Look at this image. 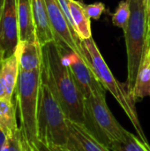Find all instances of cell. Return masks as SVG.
<instances>
[{
  "label": "cell",
  "mask_w": 150,
  "mask_h": 151,
  "mask_svg": "<svg viewBox=\"0 0 150 151\" xmlns=\"http://www.w3.org/2000/svg\"><path fill=\"white\" fill-rule=\"evenodd\" d=\"M17 14L19 42H36L31 0H17Z\"/></svg>",
  "instance_id": "5bb4252c"
},
{
  "label": "cell",
  "mask_w": 150,
  "mask_h": 151,
  "mask_svg": "<svg viewBox=\"0 0 150 151\" xmlns=\"http://www.w3.org/2000/svg\"><path fill=\"white\" fill-rule=\"evenodd\" d=\"M6 140V136L4 135V134L0 130V151L2 150V148H3V145L4 143Z\"/></svg>",
  "instance_id": "cb8c5ba5"
},
{
  "label": "cell",
  "mask_w": 150,
  "mask_h": 151,
  "mask_svg": "<svg viewBox=\"0 0 150 151\" xmlns=\"http://www.w3.org/2000/svg\"><path fill=\"white\" fill-rule=\"evenodd\" d=\"M38 143L44 146L68 144L67 118L49 84L42 77L37 113Z\"/></svg>",
  "instance_id": "3957f363"
},
{
  "label": "cell",
  "mask_w": 150,
  "mask_h": 151,
  "mask_svg": "<svg viewBox=\"0 0 150 151\" xmlns=\"http://www.w3.org/2000/svg\"><path fill=\"white\" fill-rule=\"evenodd\" d=\"M63 62L68 66L71 74L84 96L85 99L95 95L106 94V90L101 84L93 65L86 63L77 53L69 49L58 47Z\"/></svg>",
  "instance_id": "ba28073f"
},
{
  "label": "cell",
  "mask_w": 150,
  "mask_h": 151,
  "mask_svg": "<svg viewBox=\"0 0 150 151\" xmlns=\"http://www.w3.org/2000/svg\"><path fill=\"white\" fill-rule=\"evenodd\" d=\"M131 16L124 31L127 54L126 88L131 96L140 65L146 50L148 18L144 0H129Z\"/></svg>",
  "instance_id": "5b68a950"
},
{
  "label": "cell",
  "mask_w": 150,
  "mask_h": 151,
  "mask_svg": "<svg viewBox=\"0 0 150 151\" xmlns=\"http://www.w3.org/2000/svg\"><path fill=\"white\" fill-rule=\"evenodd\" d=\"M149 56H150V50H149Z\"/></svg>",
  "instance_id": "4316f807"
},
{
  "label": "cell",
  "mask_w": 150,
  "mask_h": 151,
  "mask_svg": "<svg viewBox=\"0 0 150 151\" xmlns=\"http://www.w3.org/2000/svg\"><path fill=\"white\" fill-rule=\"evenodd\" d=\"M131 96L135 104L150 96V56L147 50L140 65Z\"/></svg>",
  "instance_id": "2e32d148"
},
{
  "label": "cell",
  "mask_w": 150,
  "mask_h": 151,
  "mask_svg": "<svg viewBox=\"0 0 150 151\" xmlns=\"http://www.w3.org/2000/svg\"><path fill=\"white\" fill-rule=\"evenodd\" d=\"M4 4V0H0V16H1V12H2V10H3Z\"/></svg>",
  "instance_id": "484cf974"
},
{
  "label": "cell",
  "mask_w": 150,
  "mask_h": 151,
  "mask_svg": "<svg viewBox=\"0 0 150 151\" xmlns=\"http://www.w3.org/2000/svg\"><path fill=\"white\" fill-rule=\"evenodd\" d=\"M36 147L40 151H76L69 144L62 146H44L41 143H37Z\"/></svg>",
  "instance_id": "7402d4cb"
},
{
  "label": "cell",
  "mask_w": 150,
  "mask_h": 151,
  "mask_svg": "<svg viewBox=\"0 0 150 151\" xmlns=\"http://www.w3.org/2000/svg\"><path fill=\"white\" fill-rule=\"evenodd\" d=\"M110 149L111 151H150V145L129 132L124 141L114 142Z\"/></svg>",
  "instance_id": "ac0fdd59"
},
{
  "label": "cell",
  "mask_w": 150,
  "mask_h": 151,
  "mask_svg": "<svg viewBox=\"0 0 150 151\" xmlns=\"http://www.w3.org/2000/svg\"><path fill=\"white\" fill-rule=\"evenodd\" d=\"M37 42L41 46L55 42V36L48 17L45 0H31Z\"/></svg>",
  "instance_id": "7c38bea8"
},
{
  "label": "cell",
  "mask_w": 150,
  "mask_h": 151,
  "mask_svg": "<svg viewBox=\"0 0 150 151\" xmlns=\"http://www.w3.org/2000/svg\"><path fill=\"white\" fill-rule=\"evenodd\" d=\"M25 148H26V151H40L36 146H34V147H30V148H27L26 145H25Z\"/></svg>",
  "instance_id": "d4e9b609"
},
{
  "label": "cell",
  "mask_w": 150,
  "mask_h": 151,
  "mask_svg": "<svg viewBox=\"0 0 150 151\" xmlns=\"http://www.w3.org/2000/svg\"><path fill=\"white\" fill-rule=\"evenodd\" d=\"M63 12L65 13L71 27L74 30V32L76 33L75 31V27H74V23H73V19H72V14H71V12H70V8H69V0H57Z\"/></svg>",
  "instance_id": "44dd1931"
},
{
  "label": "cell",
  "mask_w": 150,
  "mask_h": 151,
  "mask_svg": "<svg viewBox=\"0 0 150 151\" xmlns=\"http://www.w3.org/2000/svg\"><path fill=\"white\" fill-rule=\"evenodd\" d=\"M48 17L55 36V43L62 49H69L77 53L86 63L92 65L82 42L71 27L57 0H45Z\"/></svg>",
  "instance_id": "52a82bcc"
},
{
  "label": "cell",
  "mask_w": 150,
  "mask_h": 151,
  "mask_svg": "<svg viewBox=\"0 0 150 151\" xmlns=\"http://www.w3.org/2000/svg\"><path fill=\"white\" fill-rule=\"evenodd\" d=\"M42 77L58 100L66 118L86 126L85 97L63 62L58 46L50 42L42 46Z\"/></svg>",
  "instance_id": "6da1fadb"
},
{
  "label": "cell",
  "mask_w": 150,
  "mask_h": 151,
  "mask_svg": "<svg viewBox=\"0 0 150 151\" xmlns=\"http://www.w3.org/2000/svg\"><path fill=\"white\" fill-rule=\"evenodd\" d=\"M19 73L16 52L0 61V98L13 100Z\"/></svg>",
  "instance_id": "8fae6325"
},
{
  "label": "cell",
  "mask_w": 150,
  "mask_h": 151,
  "mask_svg": "<svg viewBox=\"0 0 150 151\" xmlns=\"http://www.w3.org/2000/svg\"><path fill=\"white\" fill-rule=\"evenodd\" d=\"M42 83V67L27 72L19 70L13 99L19 119V130L27 148L36 146L37 113Z\"/></svg>",
  "instance_id": "7a4b0ae2"
},
{
  "label": "cell",
  "mask_w": 150,
  "mask_h": 151,
  "mask_svg": "<svg viewBox=\"0 0 150 151\" xmlns=\"http://www.w3.org/2000/svg\"><path fill=\"white\" fill-rule=\"evenodd\" d=\"M85 9L90 19L97 20L105 10V5L102 2H96L91 4H85Z\"/></svg>",
  "instance_id": "ffe728a7"
},
{
  "label": "cell",
  "mask_w": 150,
  "mask_h": 151,
  "mask_svg": "<svg viewBox=\"0 0 150 151\" xmlns=\"http://www.w3.org/2000/svg\"><path fill=\"white\" fill-rule=\"evenodd\" d=\"M16 55L19 70L34 71L42 67V46L36 42H19Z\"/></svg>",
  "instance_id": "4fadbf2b"
},
{
  "label": "cell",
  "mask_w": 150,
  "mask_h": 151,
  "mask_svg": "<svg viewBox=\"0 0 150 151\" xmlns=\"http://www.w3.org/2000/svg\"><path fill=\"white\" fill-rule=\"evenodd\" d=\"M105 95H95L85 99V116L87 127L102 142L110 147L114 142L124 141L129 132L111 113Z\"/></svg>",
  "instance_id": "8992f818"
},
{
  "label": "cell",
  "mask_w": 150,
  "mask_h": 151,
  "mask_svg": "<svg viewBox=\"0 0 150 151\" xmlns=\"http://www.w3.org/2000/svg\"><path fill=\"white\" fill-rule=\"evenodd\" d=\"M69 142L76 151H111L110 147L102 142L87 126L67 119Z\"/></svg>",
  "instance_id": "30bf717a"
},
{
  "label": "cell",
  "mask_w": 150,
  "mask_h": 151,
  "mask_svg": "<svg viewBox=\"0 0 150 151\" xmlns=\"http://www.w3.org/2000/svg\"><path fill=\"white\" fill-rule=\"evenodd\" d=\"M131 16V8L129 0L120 1L115 12L112 14V23L114 26L121 28L123 31L127 27Z\"/></svg>",
  "instance_id": "d6986e66"
},
{
  "label": "cell",
  "mask_w": 150,
  "mask_h": 151,
  "mask_svg": "<svg viewBox=\"0 0 150 151\" xmlns=\"http://www.w3.org/2000/svg\"><path fill=\"white\" fill-rule=\"evenodd\" d=\"M82 45L93 65L94 72L104 89L109 91L117 100L133 124L137 136H139V138L145 143H149L138 118L135 103L130 96L126 84L119 82L112 74L93 37L82 41Z\"/></svg>",
  "instance_id": "277c9868"
},
{
  "label": "cell",
  "mask_w": 150,
  "mask_h": 151,
  "mask_svg": "<svg viewBox=\"0 0 150 151\" xmlns=\"http://www.w3.org/2000/svg\"><path fill=\"white\" fill-rule=\"evenodd\" d=\"M19 42L17 0H4L0 16V61L16 52Z\"/></svg>",
  "instance_id": "9c48e42d"
},
{
  "label": "cell",
  "mask_w": 150,
  "mask_h": 151,
  "mask_svg": "<svg viewBox=\"0 0 150 151\" xmlns=\"http://www.w3.org/2000/svg\"><path fill=\"white\" fill-rule=\"evenodd\" d=\"M146 50L149 52L150 50V19L148 22V31H147V42H146Z\"/></svg>",
  "instance_id": "603a6c76"
},
{
  "label": "cell",
  "mask_w": 150,
  "mask_h": 151,
  "mask_svg": "<svg viewBox=\"0 0 150 151\" xmlns=\"http://www.w3.org/2000/svg\"><path fill=\"white\" fill-rule=\"evenodd\" d=\"M0 130L6 138H13L20 132L17 122V108L14 99L0 98Z\"/></svg>",
  "instance_id": "9a60e30c"
},
{
  "label": "cell",
  "mask_w": 150,
  "mask_h": 151,
  "mask_svg": "<svg viewBox=\"0 0 150 151\" xmlns=\"http://www.w3.org/2000/svg\"><path fill=\"white\" fill-rule=\"evenodd\" d=\"M69 8L73 19L76 34L80 41L92 37L91 19L88 15L85 4L78 0H69Z\"/></svg>",
  "instance_id": "e0dca14e"
}]
</instances>
